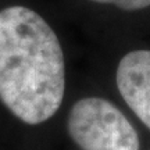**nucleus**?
Wrapping results in <instances>:
<instances>
[{
  "label": "nucleus",
  "instance_id": "1",
  "mask_svg": "<svg viewBox=\"0 0 150 150\" xmlns=\"http://www.w3.org/2000/svg\"><path fill=\"white\" fill-rule=\"evenodd\" d=\"M65 63L54 31L36 11L14 6L0 11V100L31 125L60 108Z\"/></svg>",
  "mask_w": 150,
  "mask_h": 150
},
{
  "label": "nucleus",
  "instance_id": "3",
  "mask_svg": "<svg viewBox=\"0 0 150 150\" xmlns=\"http://www.w3.org/2000/svg\"><path fill=\"white\" fill-rule=\"evenodd\" d=\"M115 81L128 107L150 129V50L125 54L117 67Z\"/></svg>",
  "mask_w": 150,
  "mask_h": 150
},
{
  "label": "nucleus",
  "instance_id": "2",
  "mask_svg": "<svg viewBox=\"0 0 150 150\" xmlns=\"http://www.w3.org/2000/svg\"><path fill=\"white\" fill-rule=\"evenodd\" d=\"M67 129L81 150H139L134 125L112 103L85 97L71 107Z\"/></svg>",
  "mask_w": 150,
  "mask_h": 150
},
{
  "label": "nucleus",
  "instance_id": "4",
  "mask_svg": "<svg viewBox=\"0 0 150 150\" xmlns=\"http://www.w3.org/2000/svg\"><path fill=\"white\" fill-rule=\"evenodd\" d=\"M102 4H112L125 11H136L150 7V0H91Z\"/></svg>",
  "mask_w": 150,
  "mask_h": 150
}]
</instances>
